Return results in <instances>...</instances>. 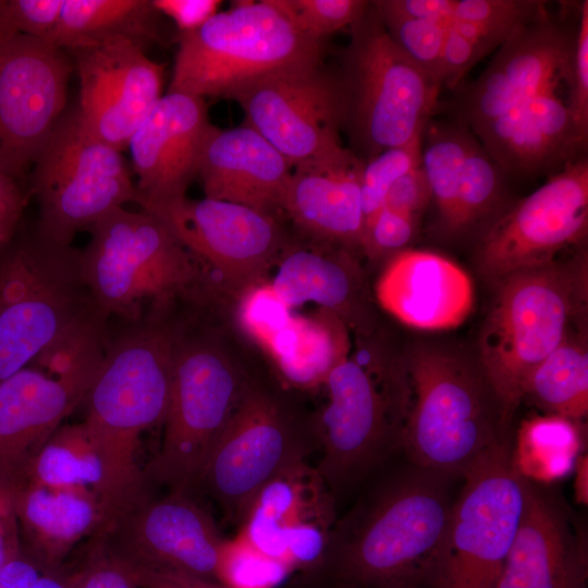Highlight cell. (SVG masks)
<instances>
[{"instance_id": "cell-5", "label": "cell", "mask_w": 588, "mask_h": 588, "mask_svg": "<svg viewBox=\"0 0 588 588\" xmlns=\"http://www.w3.org/2000/svg\"><path fill=\"white\" fill-rule=\"evenodd\" d=\"M587 279V256L580 253L497 280L478 363L511 416L534 369L584 315Z\"/></svg>"}, {"instance_id": "cell-46", "label": "cell", "mask_w": 588, "mask_h": 588, "mask_svg": "<svg viewBox=\"0 0 588 588\" xmlns=\"http://www.w3.org/2000/svg\"><path fill=\"white\" fill-rule=\"evenodd\" d=\"M64 0H0V23L12 32L46 39L57 26Z\"/></svg>"}, {"instance_id": "cell-38", "label": "cell", "mask_w": 588, "mask_h": 588, "mask_svg": "<svg viewBox=\"0 0 588 588\" xmlns=\"http://www.w3.org/2000/svg\"><path fill=\"white\" fill-rule=\"evenodd\" d=\"M375 10L392 41L441 88L442 58L450 27Z\"/></svg>"}, {"instance_id": "cell-29", "label": "cell", "mask_w": 588, "mask_h": 588, "mask_svg": "<svg viewBox=\"0 0 588 588\" xmlns=\"http://www.w3.org/2000/svg\"><path fill=\"white\" fill-rule=\"evenodd\" d=\"M16 505L22 544L51 566L64 564L79 541L108 527L100 497L84 488L39 485L21 475Z\"/></svg>"}, {"instance_id": "cell-35", "label": "cell", "mask_w": 588, "mask_h": 588, "mask_svg": "<svg viewBox=\"0 0 588 588\" xmlns=\"http://www.w3.org/2000/svg\"><path fill=\"white\" fill-rule=\"evenodd\" d=\"M525 399L548 415L580 422L587 417L588 350L583 331H571L534 369Z\"/></svg>"}, {"instance_id": "cell-52", "label": "cell", "mask_w": 588, "mask_h": 588, "mask_svg": "<svg viewBox=\"0 0 588 588\" xmlns=\"http://www.w3.org/2000/svg\"><path fill=\"white\" fill-rule=\"evenodd\" d=\"M131 573L138 588H229L217 581L188 574L131 565Z\"/></svg>"}, {"instance_id": "cell-32", "label": "cell", "mask_w": 588, "mask_h": 588, "mask_svg": "<svg viewBox=\"0 0 588 588\" xmlns=\"http://www.w3.org/2000/svg\"><path fill=\"white\" fill-rule=\"evenodd\" d=\"M321 310L313 317L293 316L268 352L285 380L299 388L324 384L348 356L347 326L335 314Z\"/></svg>"}, {"instance_id": "cell-34", "label": "cell", "mask_w": 588, "mask_h": 588, "mask_svg": "<svg viewBox=\"0 0 588 588\" xmlns=\"http://www.w3.org/2000/svg\"><path fill=\"white\" fill-rule=\"evenodd\" d=\"M21 475L39 485L91 490L106 509V467L84 421L59 426Z\"/></svg>"}, {"instance_id": "cell-43", "label": "cell", "mask_w": 588, "mask_h": 588, "mask_svg": "<svg viewBox=\"0 0 588 588\" xmlns=\"http://www.w3.org/2000/svg\"><path fill=\"white\" fill-rule=\"evenodd\" d=\"M419 219L382 207L365 222L360 247L371 258L405 249L415 236Z\"/></svg>"}, {"instance_id": "cell-19", "label": "cell", "mask_w": 588, "mask_h": 588, "mask_svg": "<svg viewBox=\"0 0 588 588\" xmlns=\"http://www.w3.org/2000/svg\"><path fill=\"white\" fill-rule=\"evenodd\" d=\"M79 83L76 112L95 136L123 151L162 97L164 65L151 60L145 46L111 37L66 51Z\"/></svg>"}, {"instance_id": "cell-33", "label": "cell", "mask_w": 588, "mask_h": 588, "mask_svg": "<svg viewBox=\"0 0 588 588\" xmlns=\"http://www.w3.org/2000/svg\"><path fill=\"white\" fill-rule=\"evenodd\" d=\"M151 0H64L59 22L45 39L71 49L111 37H126L143 46L158 38Z\"/></svg>"}, {"instance_id": "cell-16", "label": "cell", "mask_w": 588, "mask_h": 588, "mask_svg": "<svg viewBox=\"0 0 588 588\" xmlns=\"http://www.w3.org/2000/svg\"><path fill=\"white\" fill-rule=\"evenodd\" d=\"M245 124L267 139L292 166L322 155L342 144L340 130L346 117L341 74L320 62L257 78L231 97Z\"/></svg>"}, {"instance_id": "cell-14", "label": "cell", "mask_w": 588, "mask_h": 588, "mask_svg": "<svg viewBox=\"0 0 588 588\" xmlns=\"http://www.w3.org/2000/svg\"><path fill=\"white\" fill-rule=\"evenodd\" d=\"M73 63L49 41L0 23V170L20 180L64 114Z\"/></svg>"}, {"instance_id": "cell-45", "label": "cell", "mask_w": 588, "mask_h": 588, "mask_svg": "<svg viewBox=\"0 0 588 588\" xmlns=\"http://www.w3.org/2000/svg\"><path fill=\"white\" fill-rule=\"evenodd\" d=\"M78 568L77 588H138L126 564L109 548L101 534L90 538Z\"/></svg>"}, {"instance_id": "cell-31", "label": "cell", "mask_w": 588, "mask_h": 588, "mask_svg": "<svg viewBox=\"0 0 588 588\" xmlns=\"http://www.w3.org/2000/svg\"><path fill=\"white\" fill-rule=\"evenodd\" d=\"M539 0H457L448 32L441 87L454 89L466 73L546 8Z\"/></svg>"}, {"instance_id": "cell-25", "label": "cell", "mask_w": 588, "mask_h": 588, "mask_svg": "<svg viewBox=\"0 0 588 588\" xmlns=\"http://www.w3.org/2000/svg\"><path fill=\"white\" fill-rule=\"evenodd\" d=\"M292 163L247 124H210L197 168L205 197L231 201L274 217L282 204Z\"/></svg>"}, {"instance_id": "cell-26", "label": "cell", "mask_w": 588, "mask_h": 588, "mask_svg": "<svg viewBox=\"0 0 588 588\" xmlns=\"http://www.w3.org/2000/svg\"><path fill=\"white\" fill-rule=\"evenodd\" d=\"M473 134L505 175L558 172L584 157L579 152L587 144L558 87L516 106Z\"/></svg>"}, {"instance_id": "cell-6", "label": "cell", "mask_w": 588, "mask_h": 588, "mask_svg": "<svg viewBox=\"0 0 588 588\" xmlns=\"http://www.w3.org/2000/svg\"><path fill=\"white\" fill-rule=\"evenodd\" d=\"M168 91L230 97L262 76L320 62L321 40L298 25L287 0L237 1L179 34Z\"/></svg>"}, {"instance_id": "cell-41", "label": "cell", "mask_w": 588, "mask_h": 588, "mask_svg": "<svg viewBox=\"0 0 588 588\" xmlns=\"http://www.w3.org/2000/svg\"><path fill=\"white\" fill-rule=\"evenodd\" d=\"M238 320L242 328L269 352L277 338L289 326L291 307L272 283L259 282L242 292Z\"/></svg>"}, {"instance_id": "cell-21", "label": "cell", "mask_w": 588, "mask_h": 588, "mask_svg": "<svg viewBox=\"0 0 588 588\" xmlns=\"http://www.w3.org/2000/svg\"><path fill=\"white\" fill-rule=\"evenodd\" d=\"M336 517L333 497L316 468L304 462L258 492L238 532L304 578L320 563Z\"/></svg>"}, {"instance_id": "cell-47", "label": "cell", "mask_w": 588, "mask_h": 588, "mask_svg": "<svg viewBox=\"0 0 588 588\" xmlns=\"http://www.w3.org/2000/svg\"><path fill=\"white\" fill-rule=\"evenodd\" d=\"M21 473L0 464V569L21 549L17 493Z\"/></svg>"}, {"instance_id": "cell-1", "label": "cell", "mask_w": 588, "mask_h": 588, "mask_svg": "<svg viewBox=\"0 0 588 588\" xmlns=\"http://www.w3.org/2000/svg\"><path fill=\"white\" fill-rule=\"evenodd\" d=\"M379 480L336 517L315 588H428L439 566L453 501L451 478L419 468Z\"/></svg>"}, {"instance_id": "cell-55", "label": "cell", "mask_w": 588, "mask_h": 588, "mask_svg": "<svg viewBox=\"0 0 588 588\" xmlns=\"http://www.w3.org/2000/svg\"><path fill=\"white\" fill-rule=\"evenodd\" d=\"M575 480L574 490L576 501L586 505L588 503V457L579 455L574 465Z\"/></svg>"}, {"instance_id": "cell-4", "label": "cell", "mask_w": 588, "mask_h": 588, "mask_svg": "<svg viewBox=\"0 0 588 588\" xmlns=\"http://www.w3.org/2000/svg\"><path fill=\"white\" fill-rule=\"evenodd\" d=\"M403 363L409 404L401 449L411 464L451 479L463 477L481 454L513 434V416L478 360L420 344Z\"/></svg>"}, {"instance_id": "cell-48", "label": "cell", "mask_w": 588, "mask_h": 588, "mask_svg": "<svg viewBox=\"0 0 588 588\" xmlns=\"http://www.w3.org/2000/svg\"><path fill=\"white\" fill-rule=\"evenodd\" d=\"M431 200V192L420 166L400 177L390 188L383 207L402 211L419 219Z\"/></svg>"}, {"instance_id": "cell-17", "label": "cell", "mask_w": 588, "mask_h": 588, "mask_svg": "<svg viewBox=\"0 0 588 588\" xmlns=\"http://www.w3.org/2000/svg\"><path fill=\"white\" fill-rule=\"evenodd\" d=\"M575 34L576 28L572 30L544 8L497 49L477 78L456 87V121L475 133L516 106L566 83Z\"/></svg>"}, {"instance_id": "cell-13", "label": "cell", "mask_w": 588, "mask_h": 588, "mask_svg": "<svg viewBox=\"0 0 588 588\" xmlns=\"http://www.w3.org/2000/svg\"><path fill=\"white\" fill-rule=\"evenodd\" d=\"M324 385L329 402L315 418L320 450L315 468L336 503L401 449L404 420L378 360L347 356Z\"/></svg>"}, {"instance_id": "cell-24", "label": "cell", "mask_w": 588, "mask_h": 588, "mask_svg": "<svg viewBox=\"0 0 588 588\" xmlns=\"http://www.w3.org/2000/svg\"><path fill=\"white\" fill-rule=\"evenodd\" d=\"M102 356L54 377L27 366L0 382L1 465L22 474L64 418L83 403Z\"/></svg>"}, {"instance_id": "cell-22", "label": "cell", "mask_w": 588, "mask_h": 588, "mask_svg": "<svg viewBox=\"0 0 588 588\" xmlns=\"http://www.w3.org/2000/svg\"><path fill=\"white\" fill-rule=\"evenodd\" d=\"M588 540L549 483L524 478L519 524L494 588H587Z\"/></svg>"}, {"instance_id": "cell-9", "label": "cell", "mask_w": 588, "mask_h": 588, "mask_svg": "<svg viewBox=\"0 0 588 588\" xmlns=\"http://www.w3.org/2000/svg\"><path fill=\"white\" fill-rule=\"evenodd\" d=\"M249 382L216 341L183 333L174 356L161 446L144 477L174 492L198 486Z\"/></svg>"}, {"instance_id": "cell-11", "label": "cell", "mask_w": 588, "mask_h": 588, "mask_svg": "<svg viewBox=\"0 0 588 588\" xmlns=\"http://www.w3.org/2000/svg\"><path fill=\"white\" fill-rule=\"evenodd\" d=\"M317 450L316 419L298 417L278 394L249 382L198 486L241 526L258 492Z\"/></svg>"}, {"instance_id": "cell-2", "label": "cell", "mask_w": 588, "mask_h": 588, "mask_svg": "<svg viewBox=\"0 0 588 588\" xmlns=\"http://www.w3.org/2000/svg\"><path fill=\"white\" fill-rule=\"evenodd\" d=\"M184 323L146 316L108 338L103 356L83 403L84 424L107 473L109 524L147 495L136 454L140 434L163 424L174 356Z\"/></svg>"}, {"instance_id": "cell-18", "label": "cell", "mask_w": 588, "mask_h": 588, "mask_svg": "<svg viewBox=\"0 0 588 588\" xmlns=\"http://www.w3.org/2000/svg\"><path fill=\"white\" fill-rule=\"evenodd\" d=\"M142 210L158 218L224 284L242 292L261 282L283 246L274 217L231 201L184 197Z\"/></svg>"}, {"instance_id": "cell-12", "label": "cell", "mask_w": 588, "mask_h": 588, "mask_svg": "<svg viewBox=\"0 0 588 588\" xmlns=\"http://www.w3.org/2000/svg\"><path fill=\"white\" fill-rule=\"evenodd\" d=\"M513 437L488 449L463 475L445 547L428 588H494L524 505Z\"/></svg>"}, {"instance_id": "cell-8", "label": "cell", "mask_w": 588, "mask_h": 588, "mask_svg": "<svg viewBox=\"0 0 588 588\" xmlns=\"http://www.w3.org/2000/svg\"><path fill=\"white\" fill-rule=\"evenodd\" d=\"M351 30L341 74L346 96L344 126L358 157L366 160L422 132L441 88L392 41L372 2Z\"/></svg>"}, {"instance_id": "cell-27", "label": "cell", "mask_w": 588, "mask_h": 588, "mask_svg": "<svg viewBox=\"0 0 588 588\" xmlns=\"http://www.w3.org/2000/svg\"><path fill=\"white\" fill-rule=\"evenodd\" d=\"M380 306L406 326L438 331L460 326L474 304L468 274L432 252L405 248L391 256L376 283Z\"/></svg>"}, {"instance_id": "cell-44", "label": "cell", "mask_w": 588, "mask_h": 588, "mask_svg": "<svg viewBox=\"0 0 588 588\" xmlns=\"http://www.w3.org/2000/svg\"><path fill=\"white\" fill-rule=\"evenodd\" d=\"M568 111L578 132L588 136V1L580 3L574 49L567 73Z\"/></svg>"}, {"instance_id": "cell-51", "label": "cell", "mask_w": 588, "mask_h": 588, "mask_svg": "<svg viewBox=\"0 0 588 588\" xmlns=\"http://www.w3.org/2000/svg\"><path fill=\"white\" fill-rule=\"evenodd\" d=\"M26 195L19 180L0 170V254L21 229Z\"/></svg>"}, {"instance_id": "cell-50", "label": "cell", "mask_w": 588, "mask_h": 588, "mask_svg": "<svg viewBox=\"0 0 588 588\" xmlns=\"http://www.w3.org/2000/svg\"><path fill=\"white\" fill-rule=\"evenodd\" d=\"M376 9L451 27L457 0H377Z\"/></svg>"}, {"instance_id": "cell-28", "label": "cell", "mask_w": 588, "mask_h": 588, "mask_svg": "<svg viewBox=\"0 0 588 588\" xmlns=\"http://www.w3.org/2000/svg\"><path fill=\"white\" fill-rule=\"evenodd\" d=\"M364 160L342 144L293 166L282 210L309 234L345 246H360Z\"/></svg>"}, {"instance_id": "cell-42", "label": "cell", "mask_w": 588, "mask_h": 588, "mask_svg": "<svg viewBox=\"0 0 588 588\" xmlns=\"http://www.w3.org/2000/svg\"><path fill=\"white\" fill-rule=\"evenodd\" d=\"M369 2L364 0H287L298 25L317 40L344 27L353 26L365 14Z\"/></svg>"}, {"instance_id": "cell-36", "label": "cell", "mask_w": 588, "mask_h": 588, "mask_svg": "<svg viewBox=\"0 0 588 588\" xmlns=\"http://www.w3.org/2000/svg\"><path fill=\"white\" fill-rule=\"evenodd\" d=\"M580 421L538 415L522 422L513 437V460L526 479L550 483L574 468L580 449Z\"/></svg>"}, {"instance_id": "cell-23", "label": "cell", "mask_w": 588, "mask_h": 588, "mask_svg": "<svg viewBox=\"0 0 588 588\" xmlns=\"http://www.w3.org/2000/svg\"><path fill=\"white\" fill-rule=\"evenodd\" d=\"M210 124L204 98L180 91L162 95L126 147L142 209L186 197Z\"/></svg>"}, {"instance_id": "cell-30", "label": "cell", "mask_w": 588, "mask_h": 588, "mask_svg": "<svg viewBox=\"0 0 588 588\" xmlns=\"http://www.w3.org/2000/svg\"><path fill=\"white\" fill-rule=\"evenodd\" d=\"M344 252L292 249L280 261L271 282L293 308L315 302L335 314L346 326L367 331L363 275Z\"/></svg>"}, {"instance_id": "cell-40", "label": "cell", "mask_w": 588, "mask_h": 588, "mask_svg": "<svg viewBox=\"0 0 588 588\" xmlns=\"http://www.w3.org/2000/svg\"><path fill=\"white\" fill-rule=\"evenodd\" d=\"M424 131L404 145L388 148L364 160L360 176L364 225L383 207L393 184L420 166Z\"/></svg>"}, {"instance_id": "cell-53", "label": "cell", "mask_w": 588, "mask_h": 588, "mask_svg": "<svg viewBox=\"0 0 588 588\" xmlns=\"http://www.w3.org/2000/svg\"><path fill=\"white\" fill-rule=\"evenodd\" d=\"M47 565L22 544L17 554L0 569V588H34Z\"/></svg>"}, {"instance_id": "cell-49", "label": "cell", "mask_w": 588, "mask_h": 588, "mask_svg": "<svg viewBox=\"0 0 588 588\" xmlns=\"http://www.w3.org/2000/svg\"><path fill=\"white\" fill-rule=\"evenodd\" d=\"M155 10L171 19L179 34L188 33L210 20L222 3L220 0H151Z\"/></svg>"}, {"instance_id": "cell-20", "label": "cell", "mask_w": 588, "mask_h": 588, "mask_svg": "<svg viewBox=\"0 0 588 588\" xmlns=\"http://www.w3.org/2000/svg\"><path fill=\"white\" fill-rule=\"evenodd\" d=\"M101 535L127 563L218 583L224 539L212 516L189 493L146 495Z\"/></svg>"}, {"instance_id": "cell-10", "label": "cell", "mask_w": 588, "mask_h": 588, "mask_svg": "<svg viewBox=\"0 0 588 588\" xmlns=\"http://www.w3.org/2000/svg\"><path fill=\"white\" fill-rule=\"evenodd\" d=\"M32 167L36 230L57 245L70 246L77 232L108 212L138 204L122 151L90 133L76 109L62 115Z\"/></svg>"}, {"instance_id": "cell-54", "label": "cell", "mask_w": 588, "mask_h": 588, "mask_svg": "<svg viewBox=\"0 0 588 588\" xmlns=\"http://www.w3.org/2000/svg\"><path fill=\"white\" fill-rule=\"evenodd\" d=\"M78 568L69 569L64 564L59 566L47 565L34 588H77Z\"/></svg>"}, {"instance_id": "cell-39", "label": "cell", "mask_w": 588, "mask_h": 588, "mask_svg": "<svg viewBox=\"0 0 588 588\" xmlns=\"http://www.w3.org/2000/svg\"><path fill=\"white\" fill-rule=\"evenodd\" d=\"M292 569L249 543L238 532L224 539L218 567V583L229 588H273Z\"/></svg>"}, {"instance_id": "cell-3", "label": "cell", "mask_w": 588, "mask_h": 588, "mask_svg": "<svg viewBox=\"0 0 588 588\" xmlns=\"http://www.w3.org/2000/svg\"><path fill=\"white\" fill-rule=\"evenodd\" d=\"M79 249L20 229L0 254V382L108 331L83 280Z\"/></svg>"}, {"instance_id": "cell-15", "label": "cell", "mask_w": 588, "mask_h": 588, "mask_svg": "<svg viewBox=\"0 0 588 588\" xmlns=\"http://www.w3.org/2000/svg\"><path fill=\"white\" fill-rule=\"evenodd\" d=\"M587 231L588 161L584 156L490 223L479 243L480 270L497 281L549 264L583 242Z\"/></svg>"}, {"instance_id": "cell-7", "label": "cell", "mask_w": 588, "mask_h": 588, "mask_svg": "<svg viewBox=\"0 0 588 588\" xmlns=\"http://www.w3.org/2000/svg\"><path fill=\"white\" fill-rule=\"evenodd\" d=\"M79 249L83 280L96 310L105 319L134 323L167 315L172 298L189 294L200 278L192 255L151 213L118 207L90 228Z\"/></svg>"}, {"instance_id": "cell-37", "label": "cell", "mask_w": 588, "mask_h": 588, "mask_svg": "<svg viewBox=\"0 0 588 588\" xmlns=\"http://www.w3.org/2000/svg\"><path fill=\"white\" fill-rule=\"evenodd\" d=\"M505 176L471 133L463 161L454 237L465 234L488 218L494 221L505 211Z\"/></svg>"}]
</instances>
